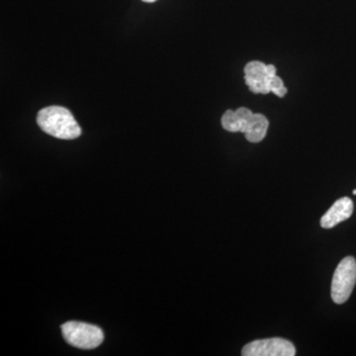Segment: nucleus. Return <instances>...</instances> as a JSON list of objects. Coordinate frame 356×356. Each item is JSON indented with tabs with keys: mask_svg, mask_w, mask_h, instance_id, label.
Here are the masks:
<instances>
[{
	"mask_svg": "<svg viewBox=\"0 0 356 356\" xmlns=\"http://www.w3.org/2000/svg\"><path fill=\"white\" fill-rule=\"evenodd\" d=\"M222 126L228 132H238V122L236 111L227 110L222 117Z\"/></svg>",
	"mask_w": 356,
	"mask_h": 356,
	"instance_id": "obj_8",
	"label": "nucleus"
},
{
	"mask_svg": "<svg viewBox=\"0 0 356 356\" xmlns=\"http://www.w3.org/2000/svg\"><path fill=\"white\" fill-rule=\"evenodd\" d=\"M296 348L291 341L281 337L257 339L245 344L242 350L243 356H294Z\"/></svg>",
	"mask_w": 356,
	"mask_h": 356,
	"instance_id": "obj_4",
	"label": "nucleus"
},
{
	"mask_svg": "<svg viewBox=\"0 0 356 356\" xmlns=\"http://www.w3.org/2000/svg\"><path fill=\"white\" fill-rule=\"evenodd\" d=\"M353 200L348 197H343L337 200L334 205L327 210L321 219V226L324 229H332L339 222L350 219L353 213Z\"/></svg>",
	"mask_w": 356,
	"mask_h": 356,
	"instance_id": "obj_6",
	"label": "nucleus"
},
{
	"mask_svg": "<svg viewBox=\"0 0 356 356\" xmlns=\"http://www.w3.org/2000/svg\"><path fill=\"white\" fill-rule=\"evenodd\" d=\"M353 194H355V195H356V189H355V191H353Z\"/></svg>",
	"mask_w": 356,
	"mask_h": 356,
	"instance_id": "obj_11",
	"label": "nucleus"
},
{
	"mask_svg": "<svg viewBox=\"0 0 356 356\" xmlns=\"http://www.w3.org/2000/svg\"><path fill=\"white\" fill-rule=\"evenodd\" d=\"M37 123L42 131L51 137L74 140L81 135V129L70 110L60 106L42 109L37 116Z\"/></svg>",
	"mask_w": 356,
	"mask_h": 356,
	"instance_id": "obj_1",
	"label": "nucleus"
},
{
	"mask_svg": "<svg viewBox=\"0 0 356 356\" xmlns=\"http://www.w3.org/2000/svg\"><path fill=\"white\" fill-rule=\"evenodd\" d=\"M356 283V261L353 257H344L339 262L332 281V299L336 304L346 303Z\"/></svg>",
	"mask_w": 356,
	"mask_h": 356,
	"instance_id": "obj_3",
	"label": "nucleus"
},
{
	"mask_svg": "<svg viewBox=\"0 0 356 356\" xmlns=\"http://www.w3.org/2000/svg\"><path fill=\"white\" fill-rule=\"evenodd\" d=\"M62 334L67 343L81 350H93L102 343L104 334L100 327L81 322H67L62 325Z\"/></svg>",
	"mask_w": 356,
	"mask_h": 356,
	"instance_id": "obj_2",
	"label": "nucleus"
},
{
	"mask_svg": "<svg viewBox=\"0 0 356 356\" xmlns=\"http://www.w3.org/2000/svg\"><path fill=\"white\" fill-rule=\"evenodd\" d=\"M276 76V67L259 60H252L245 67V81L250 90L255 95H268L269 81Z\"/></svg>",
	"mask_w": 356,
	"mask_h": 356,
	"instance_id": "obj_5",
	"label": "nucleus"
},
{
	"mask_svg": "<svg viewBox=\"0 0 356 356\" xmlns=\"http://www.w3.org/2000/svg\"><path fill=\"white\" fill-rule=\"evenodd\" d=\"M269 90L278 97H284L287 95V88H285L282 79L280 76H274L269 81Z\"/></svg>",
	"mask_w": 356,
	"mask_h": 356,
	"instance_id": "obj_9",
	"label": "nucleus"
},
{
	"mask_svg": "<svg viewBox=\"0 0 356 356\" xmlns=\"http://www.w3.org/2000/svg\"><path fill=\"white\" fill-rule=\"evenodd\" d=\"M269 122L264 115L261 113L254 114L247 132L245 133V139L248 142L261 143L266 138L267 130H268Z\"/></svg>",
	"mask_w": 356,
	"mask_h": 356,
	"instance_id": "obj_7",
	"label": "nucleus"
},
{
	"mask_svg": "<svg viewBox=\"0 0 356 356\" xmlns=\"http://www.w3.org/2000/svg\"><path fill=\"white\" fill-rule=\"evenodd\" d=\"M142 1L147 2V3H153V2H156V0H142Z\"/></svg>",
	"mask_w": 356,
	"mask_h": 356,
	"instance_id": "obj_10",
	"label": "nucleus"
}]
</instances>
